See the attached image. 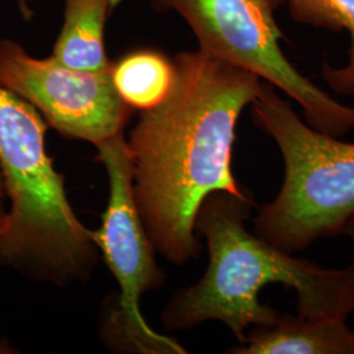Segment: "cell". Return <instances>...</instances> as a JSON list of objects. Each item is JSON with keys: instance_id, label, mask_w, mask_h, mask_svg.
Returning a JSON list of instances; mask_svg holds the SVG:
<instances>
[{"instance_id": "6da1fadb", "label": "cell", "mask_w": 354, "mask_h": 354, "mask_svg": "<svg viewBox=\"0 0 354 354\" xmlns=\"http://www.w3.org/2000/svg\"><path fill=\"white\" fill-rule=\"evenodd\" d=\"M165 102L140 113L127 140L134 198L155 250L171 263L197 259L196 218L214 192L244 196L231 158L243 111L263 80L200 50L175 55Z\"/></svg>"}, {"instance_id": "7a4b0ae2", "label": "cell", "mask_w": 354, "mask_h": 354, "mask_svg": "<svg viewBox=\"0 0 354 354\" xmlns=\"http://www.w3.org/2000/svg\"><path fill=\"white\" fill-rule=\"evenodd\" d=\"M254 206L251 192H214L205 198L194 227L207 243L209 266L197 283L172 297L162 315L165 328L192 329L218 320L243 344L247 329L279 319V310L260 302V292L272 283L295 290L302 317L348 320L353 314V263L324 268L251 234L245 221Z\"/></svg>"}, {"instance_id": "3957f363", "label": "cell", "mask_w": 354, "mask_h": 354, "mask_svg": "<svg viewBox=\"0 0 354 354\" xmlns=\"http://www.w3.org/2000/svg\"><path fill=\"white\" fill-rule=\"evenodd\" d=\"M48 127L36 108L0 86V174L10 203L0 263L28 279L70 286L88 279L99 248L48 155Z\"/></svg>"}, {"instance_id": "277c9868", "label": "cell", "mask_w": 354, "mask_h": 354, "mask_svg": "<svg viewBox=\"0 0 354 354\" xmlns=\"http://www.w3.org/2000/svg\"><path fill=\"white\" fill-rule=\"evenodd\" d=\"M250 106L285 165L279 194L257 207L254 234L289 253L342 234L354 216V143L310 127L266 82Z\"/></svg>"}, {"instance_id": "5b68a950", "label": "cell", "mask_w": 354, "mask_h": 354, "mask_svg": "<svg viewBox=\"0 0 354 354\" xmlns=\"http://www.w3.org/2000/svg\"><path fill=\"white\" fill-rule=\"evenodd\" d=\"M189 26L198 49L252 73L297 102L304 121L342 138L354 130V106L345 105L304 76L286 58L269 0H152Z\"/></svg>"}, {"instance_id": "8992f818", "label": "cell", "mask_w": 354, "mask_h": 354, "mask_svg": "<svg viewBox=\"0 0 354 354\" xmlns=\"http://www.w3.org/2000/svg\"><path fill=\"white\" fill-rule=\"evenodd\" d=\"M96 149V158L106 169L109 200L93 239L121 290L117 308L102 326V340L125 353H187L183 345L153 330L140 313L142 295L159 288L165 273L155 260L156 250L136 203L124 133L99 143Z\"/></svg>"}, {"instance_id": "52a82bcc", "label": "cell", "mask_w": 354, "mask_h": 354, "mask_svg": "<svg viewBox=\"0 0 354 354\" xmlns=\"http://www.w3.org/2000/svg\"><path fill=\"white\" fill-rule=\"evenodd\" d=\"M0 86L29 102L66 138L95 146L121 134L133 112L115 91L112 67L74 70L51 55L32 57L10 38L0 39Z\"/></svg>"}, {"instance_id": "ba28073f", "label": "cell", "mask_w": 354, "mask_h": 354, "mask_svg": "<svg viewBox=\"0 0 354 354\" xmlns=\"http://www.w3.org/2000/svg\"><path fill=\"white\" fill-rule=\"evenodd\" d=\"M228 353L354 354L353 329L344 319L281 313L273 324L253 327L244 342Z\"/></svg>"}, {"instance_id": "9c48e42d", "label": "cell", "mask_w": 354, "mask_h": 354, "mask_svg": "<svg viewBox=\"0 0 354 354\" xmlns=\"http://www.w3.org/2000/svg\"><path fill=\"white\" fill-rule=\"evenodd\" d=\"M64 26L51 57L70 68L105 71L112 67L105 54L106 21L121 0H64Z\"/></svg>"}, {"instance_id": "30bf717a", "label": "cell", "mask_w": 354, "mask_h": 354, "mask_svg": "<svg viewBox=\"0 0 354 354\" xmlns=\"http://www.w3.org/2000/svg\"><path fill=\"white\" fill-rule=\"evenodd\" d=\"M112 79L127 106L145 112L165 102L174 84L175 66L159 51H131L113 64Z\"/></svg>"}, {"instance_id": "8fae6325", "label": "cell", "mask_w": 354, "mask_h": 354, "mask_svg": "<svg viewBox=\"0 0 354 354\" xmlns=\"http://www.w3.org/2000/svg\"><path fill=\"white\" fill-rule=\"evenodd\" d=\"M285 4L295 23L349 35L348 62L342 67L324 62L322 76L333 92L354 96V0H285Z\"/></svg>"}, {"instance_id": "7c38bea8", "label": "cell", "mask_w": 354, "mask_h": 354, "mask_svg": "<svg viewBox=\"0 0 354 354\" xmlns=\"http://www.w3.org/2000/svg\"><path fill=\"white\" fill-rule=\"evenodd\" d=\"M7 203V194H6V189H4V184H3V177L0 174V235H1V228H3V223L6 219V214H7V207L6 206ZM1 266V263H0Z\"/></svg>"}, {"instance_id": "4fadbf2b", "label": "cell", "mask_w": 354, "mask_h": 354, "mask_svg": "<svg viewBox=\"0 0 354 354\" xmlns=\"http://www.w3.org/2000/svg\"><path fill=\"white\" fill-rule=\"evenodd\" d=\"M342 234L344 235H346L351 241H352V244H353L354 248V216H352L349 221H348V223L345 225V227L342 230ZM353 264H354V256H353Z\"/></svg>"}, {"instance_id": "5bb4252c", "label": "cell", "mask_w": 354, "mask_h": 354, "mask_svg": "<svg viewBox=\"0 0 354 354\" xmlns=\"http://www.w3.org/2000/svg\"><path fill=\"white\" fill-rule=\"evenodd\" d=\"M269 3L273 6V8H276L281 4H285V0H269Z\"/></svg>"}, {"instance_id": "9a60e30c", "label": "cell", "mask_w": 354, "mask_h": 354, "mask_svg": "<svg viewBox=\"0 0 354 354\" xmlns=\"http://www.w3.org/2000/svg\"><path fill=\"white\" fill-rule=\"evenodd\" d=\"M353 333H354V329H353Z\"/></svg>"}]
</instances>
